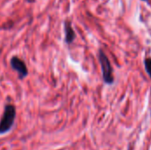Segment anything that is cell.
Returning a JSON list of instances; mask_svg holds the SVG:
<instances>
[{
  "label": "cell",
  "instance_id": "obj_1",
  "mask_svg": "<svg viewBox=\"0 0 151 150\" xmlns=\"http://www.w3.org/2000/svg\"><path fill=\"white\" fill-rule=\"evenodd\" d=\"M16 118V108L14 105L8 103L4 106L3 115L0 118V135L10 132L14 125Z\"/></svg>",
  "mask_w": 151,
  "mask_h": 150
},
{
  "label": "cell",
  "instance_id": "obj_3",
  "mask_svg": "<svg viewBox=\"0 0 151 150\" xmlns=\"http://www.w3.org/2000/svg\"><path fill=\"white\" fill-rule=\"evenodd\" d=\"M10 65L12 66V68L18 73L19 75V78L20 80L26 78L27 75H28V70H27V67L25 64V62L20 59L19 57L14 56L11 58V61H10Z\"/></svg>",
  "mask_w": 151,
  "mask_h": 150
},
{
  "label": "cell",
  "instance_id": "obj_7",
  "mask_svg": "<svg viewBox=\"0 0 151 150\" xmlns=\"http://www.w3.org/2000/svg\"><path fill=\"white\" fill-rule=\"evenodd\" d=\"M130 150H131V149H130Z\"/></svg>",
  "mask_w": 151,
  "mask_h": 150
},
{
  "label": "cell",
  "instance_id": "obj_4",
  "mask_svg": "<svg viewBox=\"0 0 151 150\" xmlns=\"http://www.w3.org/2000/svg\"><path fill=\"white\" fill-rule=\"evenodd\" d=\"M64 27H65V42L67 44H70L74 41V39L76 37L75 32H74V30L72 27V24L69 20L65 21Z\"/></svg>",
  "mask_w": 151,
  "mask_h": 150
},
{
  "label": "cell",
  "instance_id": "obj_5",
  "mask_svg": "<svg viewBox=\"0 0 151 150\" xmlns=\"http://www.w3.org/2000/svg\"><path fill=\"white\" fill-rule=\"evenodd\" d=\"M144 65H145V69L147 73L150 75L151 78V58H146L144 61Z\"/></svg>",
  "mask_w": 151,
  "mask_h": 150
},
{
  "label": "cell",
  "instance_id": "obj_6",
  "mask_svg": "<svg viewBox=\"0 0 151 150\" xmlns=\"http://www.w3.org/2000/svg\"><path fill=\"white\" fill-rule=\"evenodd\" d=\"M143 1H147V0H143Z\"/></svg>",
  "mask_w": 151,
  "mask_h": 150
},
{
  "label": "cell",
  "instance_id": "obj_2",
  "mask_svg": "<svg viewBox=\"0 0 151 150\" xmlns=\"http://www.w3.org/2000/svg\"><path fill=\"white\" fill-rule=\"evenodd\" d=\"M99 62H100L101 68H102L104 81L106 84H112L114 81L113 70H112L109 58L107 57V56L102 50H99Z\"/></svg>",
  "mask_w": 151,
  "mask_h": 150
}]
</instances>
